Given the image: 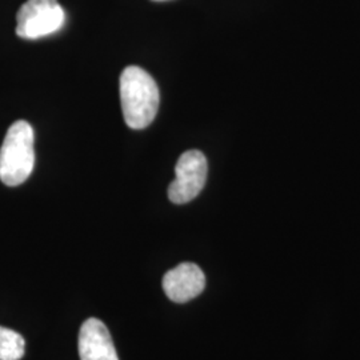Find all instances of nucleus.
Wrapping results in <instances>:
<instances>
[{"label": "nucleus", "instance_id": "39448f33", "mask_svg": "<svg viewBox=\"0 0 360 360\" xmlns=\"http://www.w3.org/2000/svg\"><path fill=\"white\" fill-rule=\"evenodd\" d=\"M206 287V276L193 263H181L163 278V290L169 300L186 303L200 295Z\"/></svg>", "mask_w": 360, "mask_h": 360}, {"label": "nucleus", "instance_id": "6e6552de", "mask_svg": "<svg viewBox=\"0 0 360 360\" xmlns=\"http://www.w3.org/2000/svg\"><path fill=\"white\" fill-rule=\"evenodd\" d=\"M154 1H167V0H154Z\"/></svg>", "mask_w": 360, "mask_h": 360}, {"label": "nucleus", "instance_id": "423d86ee", "mask_svg": "<svg viewBox=\"0 0 360 360\" xmlns=\"http://www.w3.org/2000/svg\"><path fill=\"white\" fill-rule=\"evenodd\" d=\"M80 360H119L111 335L103 322L90 318L79 333Z\"/></svg>", "mask_w": 360, "mask_h": 360}, {"label": "nucleus", "instance_id": "0eeeda50", "mask_svg": "<svg viewBox=\"0 0 360 360\" xmlns=\"http://www.w3.org/2000/svg\"><path fill=\"white\" fill-rule=\"evenodd\" d=\"M26 351L23 336L0 326V360H20Z\"/></svg>", "mask_w": 360, "mask_h": 360}, {"label": "nucleus", "instance_id": "20e7f679", "mask_svg": "<svg viewBox=\"0 0 360 360\" xmlns=\"http://www.w3.org/2000/svg\"><path fill=\"white\" fill-rule=\"evenodd\" d=\"M206 156L198 150H191L181 155L175 166V180L168 187V198L175 205L191 202L202 193L206 184Z\"/></svg>", "mask_w": 360, "mask_h": 360}, {"label": "nucleus", "instance_id": "f03ea898", "mask_svg": "<svg viewBox=\"0 0 360 360\" xmlns=\"http://www.w3.org/2000/svg\"><path fill=\"white\" fill-rule=\"evenodd\" d=\"M35 135L26 120H18L8 129L0 148V180L16 187L25 183L35 166Z\"/></svg>", "mask_w": 360, "mask_h": 360}, {"label": "nucleus", "instance_id": "f257e3e1", "mask_svg": "<svg viewBox=\"0 0 360 360\" xmlns=\"http://www.w3.org/2000/svg\"><path fill=\"white\" fill-rule=\"evenodd\" d=\"M159 89L154 77L141 67L129 65L120 75V102L129 129L148 127L159 108Z\"/></svg>", "mask_w": 360, "mask_h": 360}, {"label": "nucleus", "instance_id": "7ed1b4c3", "mask_svg": "<svg viewBox=\"0 0 360 360\" xmlns=\"http://www.w3.org/2000/svg\"><path fill=\"white\" fill-rule=\"evenodd\" d=\"M65 22L58 0H27L16 15V34L30 40L44 38L58 32Z\"/></svg>", "mask_w": 360, "mask_h": 360}]
</instances>
